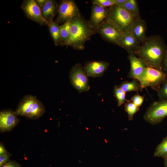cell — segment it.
<instances>
[{"label": "cell", "mask_w": 167, "mask_h": 167, "mask_svg": "<svg viewBox=\"0 0 167 167\" xmlns=\"http://www.w3.org/2000/svg\"><path fill=\"white\" fill-rule=\"evenodd\" d=\"M109 65L106 61H95L86 62L83 67L88 77L96 78L102 76Z\"/></svg>", "instance_id": "obj_12"}, {"label": "cell", "mask_w": 167, "mask_h": 167, "mask_svg": "<svg viewBox=\"0 0 167 167\" xmlns=\"http://www.w3.org/2000/svg\"><path fill=\"white\" fill-rule=\"evenodd\" d=\"M58 12L55 22L58 24L71 21L81 15L77 4L73 0H62Z\"/></svg>", "instance_id": "obj_7"}, {"label": "cell", "mask_w": 167, "mask_h": 167, "mask_svg": "<svg viewBox=\"0 0 167 167\" xmlns=\"http://www.w3.org/2000/svg\"><path fill=\"white\" fill-rule=\"evenodd\" d=\"M164 164L165 167H167V157L164 159Z\"/></svg>", "instance_id": "obj_35"}, {"label": "cell", "mask_w": 167, "mask_h": 167, "mask_svg": "<svg viewBox=\"0 0 167 167\" xmlns=\"http://www.w3.org/2000/svg\"><path fill=\"white\" fill-rule=\"evenodd\" d=\"M127 0H114L115 5L119 6L122 7Z\"/></svg>", "instance_id": "obj_33"}, {"label": "cell", "mask_w": 167, "mask_h": 167, "mask_svg": "<svg viewBox=\"0 0 167 167\" xmlns=\"http://www.w3.org/2000/svg\"><path fill=\"white\" fill-rule=\"evenodd\" d=\"M71 21L65 23L60 26V45H66L70 36Z\"/></svg>", "instance_id": "obj_20"}, {"label": "cell", "mask_w": 167, "mask_h": 167, "mask_svg": "<svg viewBox=\"0 0 167 167\" xmlns=\"http://www.w3.org/2000/svg\"><path fill=\"white\" fill-rule=\"evenodd\" d=\"M154 155L155 157H167V135L156 148Z\"/></svg>", "instance_id": "obj_22"}, {"label": "cell", "mask_w": 167, "mask_h": 167, "mask_svg": "<svg viewBox=\"0 0 167 167\" xmlns=\"http://www.w3.org/2000/svg\"><path fill=\"white\" fill-rule=\"evenodd\" d=\"M11 155V154L7 152L0 155V167H1L9 161V159Z\"/></svg>", "instance_id": "obj_29"}, {"label": "cell", "mask_w": 167, "mask_h": 167, "mask_svg": "<svg viewBox=\"0 0 167 167\" xmlns=\"http://www.w3.org/2000/svg\"><path fill=\"white\" fill-rule=\"evenodd\" d=\"M144 99V96L138 93L133 96L130 100L136 106L140 107L142 105Z\"/></svg>", "instance_id": "obj_28"}, {"label": "cell", "mask_w": 167, "mask_h": 167, "mask_svg": "<svg viewBox=\"0 0 167 167\" xmlns=\"http://www.w3.org/2000/svg\"><path fill=\"white\" fill-rule=\"evenodd\" d=\"M113 93L118 101V106H121L127 100L126 98V92L123 91L118 86H114Z\"/></svg>", "instance_id": "obj_25"}, {"label": "cell", "mask_w": 167, "mask_h": 167, "mask_svg": "<svg viewBox=\"0 0 167 167\" xmlns=\"http://www.w3.org/2000/svg\"><path fill=\"white\" fill-rule=\"evenodd\" d=\"M45 111V108L44 105L37 99L27 118L33 120L38 119L43 115Z\"/></svg>", "instance_id": "obj_18"}, {"label": "cell", "mask_w": 167, "mask_h": 167, "mask_svg": "<svg viewBox=\"0 0 167 167\" xmlns=\"http://www.w3.org/2000/svg\"><path fill=\"white\" fill-rule=\"evenodd\" d=\"M47 0H35L36 2L39 6L41 9L42 8L45 3L46 2Z\"/></svg>", "instance_id": "obj_34"}, {"label": "cell", "mask_w": 167, "mask_h": 167, "mask_svg": "<svg viewBox=\"0 0 167 167\" xmlns=\"http://www.w3.org/2000/svg\"><path fill=\"white\" fill-rule=\"evenodd\" d=\"M37 99L36 97L31 95L25 96L19 103L15 112L17 116L25 117L29 116L32 107Z\"/></svg>", "instance_id": "obj_14"}, {"label": "cell", "mask_w": 167, "mask_h": 167, "mask_svg": "<svg viewBox=\"0 0 167 167\" xmlns=\"http://www.w3.org/2000/svg\"><path fill=\"white\" fill-rule=\"evenodd\" d=\"M167 49L160 36H152L147 37L134 54L144 61L147 66L162 71V64Z\"/></svg>", "instance_id": "obj_1"}, {"label": "cell", "mask_w": 167, "mask_h": 167, "mask_svg": "<svg viewBox=\"0 0 167 167\" xmlns=\"http://www.w3.org/2000/svg\"><path fill=\"white\" fill-rule=\"evenodd\" d=\"M167 79V76L162 71L146 66L137 80L140 84V91L143 88L150 87L158 92Z\"/></svg>", "instance_id": "obj_4"}, {"label": "cell", "mask_w": 167, "mask_h": 167, "mask_svg": "<svg viewBox=\"0 0 167 167\" xmlns=\"http://www.w3.org/2000/svg\"><path fill=\"white\" fill-rule=\"evenodd\" d=\"M118 87L125 92L135 91L138 93L140 88V84L136 79H133L130 82L128 81L123 82L118 86Z\"/></svg>", "instance_id": "obj_21"}, {"label": "cell", "mask_w": 167, "mask_h": 167, "mask_svg": "<svg viewBox=\"0 0 167 167\" xmlns=\"http://www.w3.org/2000/svg\"><path fill=\"white\" fill-rule=\"evenodd\" d=\"M97 32L106 41L118 46L123 34L114 26L105 21L99 26Z\"/></svg>", "instance_id": "obj_9"}, {"label": "cell", "mask_w": 167, "mask_h": 167, "mask_svg": "<svg viewBox=\"0 0 167 167\" xmlns=\"http://www.w3.org/2000/svg\"><path fill=\"white\" fill-rule=\"evenodd\" d=\"M147 28L146 21L140 18L134 23L130 31L141 44L147 38L146 34Z\"/></svg>", "instance_id": "obj_16"}, {"label": "cell", "mask_w": 167, "mask_h": 167, "mask_svg": "<svg viewBox=\"0 0 167 167\" xmlns=\"http://www.w3.org/2000/svg\"><path fill=\"white\" fill-rule=\"evenodd\" d=\"M8 152L2 142L0 143V155Z\"/></svg>", "instance_id": "obj_32"}, {"label": "cell", "mask_w": 167, "mask_h": 167, "mask_svg": "<svg viewBox=\"0 0 167 167\" xmlns=\"http://www.w3.org/2000/svg\"><path fill=\"white\" fill-rule=\"evenodd\" d=\"M109 8V14L104 21L112 24L123 33L130 31L134 23L141 18L140 15L116 5Z\"/></svg>", "instance_id": "obj_3"}, {"label": "cell", "mask_w": 167, "mask_h": 167, "mask_svg": "<svg viewBox=\"0 0 167 167\" xmlns=\"http://www.w3.org/2000/svg\"><path fill=\"white\" fill-rule=\"evenodd\" d=\"M21 165L15 161L9 160L1 167H21Z\"/></svg>", "instance_id": "obj_31"}, {"label": "cell", "mask_w": 167, "mask_h": 167, "mask_svg": "<svg viewBox=\"0 0 167 167\" xmlns=\"http://www.w3.org/2000/svg\"><path fill=\"white\" fill-rule=\"evenodd\" d=\"M21 8L26 16L28 19L41 25L48 26L49 21L43 16L41 10L34 0H24Z\"/></svg>", "instance_id": "obj_8"}, {"label": "cell", "mask_w": 167, "mask_h": 167, "mask_svg": "<svg viewBox=\"0 0 167 167\" xmlns=\"http://www.w3.org/2000/svg\"><path fill=\"white\" fill-rule=\"evenodd\" d=\"M127 58L130 62L131 67L128 77L133 79H137L147 66L144 61L133 53L128 54Z\"/></svg>", "instance_id": "obj_13"}, {"label": "cell", "mask_w": 167, "mask_h": 167, "mask_svg": "<svg viewBox=\"0 0 167 167\" xmlns=\"http://www.w3.org/2000/svg\"><path fill=\"white\" fill-rule=\"evenodd\" d=\"M97 32L88 21L80 15L71 21L70 36L66 46L77 50H83L86 42Z\"/></svg>", "instance_id": "obj_2"}, {"label": "cell", "mask_w": 167, "mask_h": 167, "mask_svg": "<svg viewBox=\"0 0 167 167\" xmlns=\"http://www.w3.org/2000/svg\"><path fill=\"white\" fill-rule=\"evenodd\" d=\"M88 77L80 63H77L72 67L69 75L71 83L79 92L89 90Z\"/></svg>", "instance_id": "obj_6"}, {"label": "cell", "mask_w": 167, "mask_h": 167, "mask_svg": "<svg viewBox=\"0 0 167 167\" xmlns=\"http://www.w3.org/2000/svg\"><path fill=\"white\" fill-rule=\"evenodd\" d=\"M58 6L56 1L47 0L41 9L43 17L49 21L53 20V19L58 12Z\"/></svg>", "instance_id": "obj_17"}, {"label": "cell", "mask_w": 167, "mask_h": 167, "mask_svg": "<svg viewBox=\"0 0 167 167\" xmlns=\"http://www.w3.org/2000/svg\"><path fill=\"white\" fill-rule=\"evenodd\" d=\"M140 108L130 100H127L125 105V110L128 115V120L132 121L133 119L134 114L139 111Z\"/></svg>", "instance_id": "obj_23"}, {"label": "cell", "mask_w": 167, "mask_h": 167, "mask_svg": "<svg viewBox=\"0 0 167 167\" xmlns=\"http://www.w3.org/2000/svg\"><path fill=\"white\" fill-rule=\"evenodd\" d=\"M19 119L15 111L4 110L0 112V131L1 132L11 131L19 123Z\"/></svg>", "instance_id": "obj_11"}, {"label": "cell", "mask_w": 167, "mask_h": 167, "mask_svg": "<svg viewBox=\"0 0 167 167\" xmlns=\"http://www.w3.org/2000/svg\"><path fill=\"white\" fill-rule=\"evenodd\" d=\"M109 13V7H104L92 3L91 14L88 20L89 24L97 31L99 26L107 18Z\"/></svg>", "instance_id": "obj_10"}, {"label": "cell", "mask_w": 167, "mask_h": 167, "mask_svg": "<svg viewBox=\"0 0 167 167\" xmlns=\"http://www.w3.org/2000/svg\"><path fill=\"white\" fill-rule=\"evenodd\" d=\"M167 116V100H160L152 103L147 109L143 118L152 125L161 122Z\"/></svg>", "instance_id": "obj_5"}, {"label": "cell", "mask_w": 167, "mask_h": 167, "mask_svg": "<svg viewBox=\"0 0 167 167\" xmlns=\"http://www.w3.org/2000/svg\"><path fill=\"white\" fill-rule=\"evenodd\" d=\"M157 95L160 100H167V79L161 86Z\"/></svg>", "instance_id": "obj_26"}, {"label": "cell", "mask_w": 167, "mask_h": 167, "mask_svg": "<svg viewBox=\"0 0 167 167\" xmlns=\"http://www.w3.org/2000/svg\"><path fill=\"white\" fill-rule=\"evenodd\" d=\"M92 2V3L106 7H109L115 5L114 0H93Z\"/></svg>", "instance_id": "obj_27"}, {"label": "cell", "mask_w": 167, "mask_h": 167, "mask_svg": "<svg viewBox=\"0 0 167 167\" xmlns=\"http://www.w3.org/2000/svg\"><path fill=\"white\" fill-rule=\"evenodd\" d=\"M141 44L129 31L123 33L118 46L126 50L128 54L134 53L140 47Z\"/></svg>", "instance_id": "obj_15"}, {"label": "cell", "mask_w": 167, "mask_h": 167, "mask_svg": "<svg viewBox=\"0 0 167 167\" xmlns=\"http://www.w3.org/2000/svg\"><path fill=\"white\" fill-rule=\"evenodd\" d=\"M161 69L163 72L167 76V49L162 61Z\"/></svg>", "instance_id": "obj_30"}, {"label": "cell", "mask_w": 167, "mask_h": 167, "mask_svg": "<svg viewBox=\"0 0 167 167\" xmlns=\"http://www.w3.org/2000/svg\"><path fill=\"white\" fill-rule=\"evenodd\" d=\"M49 31L55 45H60V26L55 22L49 21L48 26Z\"/></svg>", "instance_id": "obj_19"}, {"label": "cell", "mask_w": 167, "mask_h": 167, "mask_svg": "<svg viewBox=\"0 0 167 167\" xmlns=\"http://www.w3.org/2000/svg\"><path fill=\"white\" fill-rule=\"evenodd\" d=\"M121 7L130 12L140 15L138 4L135 0H127Z\"/></svg>", "instance_id": "obj_24"}]
</instances>
